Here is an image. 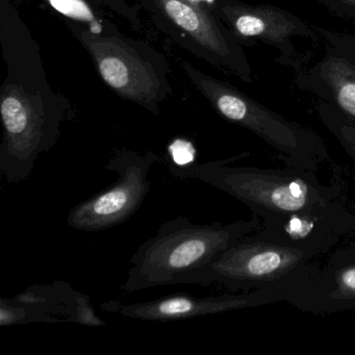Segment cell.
I'll list each match as a JSON object with an SVG mask.
<instances>
[{"instance_id": "cell-8", "label": "cell", "mask_w": 355, "mask_h": 355, "mask_svg": "<svg viewBox=\"0 0 355 355\" xmlns=\"http://www.w3.org/2000/svg\"><path fill=\"white\" fill-rule=\"evenodd\" d=\"M159 161L161 157L153 153L119 151L105 166V170L119 175L117 182L76 205L68 215V226L93 232L128 221L142 207L150 190L151 168Z\"/></svg>"}, {"instance_id": "cell-15", "label": "cell", "mask_w": 355, "mask_h": 355, "mask_svg": "<svg viewBox=\"0 0 355 355\" xmlns=\"http://www.w3.org/2000/svg\"><path fill=\"white\" fill-rule=\"evenodd\" d=\"M47 5L76 24L88 28L95 35L115 34L119 32L109 18L99 15L91 0H44ZM96 5V3H95ZM98 6V5H97Z\"/></svg>"}, {"instance_id": "cell-3", "label": "cell", "mask_w": 355, "mask_h": 355, "mask_svg": "<svg viewBox=\"0 0 355 355\" xmlns=\"http://www.w3.org/2000/svg\"><path fill=\"white\" fill-rule=\"evenodd\" d=\"M246 155L184 166L171 163L169 169L176 178L200 180L223 191L247 205L261 221L309 211L342 198L338 186L320 184L313 171L228 166Z\"/></svg>"}, {"instance_id": "cell-1", "label": "cell", "mask_w": 355, "mask_h": 355, "mask_svg": "<svg viewBox=\"0 0 355 355\" xmlns=\"http://www.w3.org/2000/svg\"><path fill=\"white\" fill-rule=\"evenodd\" d=\"M6 62L9 74L0 91V171L9 184H18L30 178L39 155L59 140L68 103L51 90L42 62L33 66L16 58Z\"/></svg>"}, {"instance_id": "cell-2", "label": "cell", "mask_w": 355, "mask_h": 355, "mask_svg": "<svg viewBox=\"0 0 355 355\" xmlns=\"http://www.w3.org/2000/svg\"><path fill=\"white\" fill-rule=\"evenodd\" d=\"M253 215L249 221L196 224L184 216L162 224L155 236L130 257L128 278L120 286L126 293L155 286L191 284L193 276L209 265L236 239L261 230Z\"/></svg>"}, {"instance_id": "cell-9", "label": "cell", "mask_w": 355, "mask_h": 355, "mask_svg": "<svg viewBox=\"0 0 355 355\" xmlns=\"http://www.w3.org/2000/svg\"><path fill=\"white\" fill-rule=\"evenodd\" d=\"M286 302L315 315L355 311V239L313 261Z\"/></svg>"}, {"instance_id": "cell-16", "label": "cell", "mask_w": 355, "mask_h": 355, "mask_svg": "<svg viewBox=\"0 0 355 355\" xmlns=\"http://www.w3.org/2000/svg\"><path fill=\"white\" fill-rule=\"evenodd\" d=\"M320 119L355 166V124L328 103L320 105Z\"/></svg>"}, {"instance_id": "cell-18", "label": "cell", "mask_w": 355, "mask_h": 355, "mask_svg": "<svg viewBox=\"0 0 355 355\" xmlns=\"http://www.w3.org/2000/svg\"><path fill=\"white\" fill-rule=\"evenodd\" d=\"M354 180H355V174H354Z\"/></svg>"}, {"instance_id": "cell-6", "label": "cell", "mask_w": 355, "mask_h": 355, "mask_svg": "<svg viewBox=\"0 0 355 355\" xmlns=\"http://www.w3.org/2000/svg\"><path fill=\"white\" fill-rule=\"evenodd\" d=\"M68 26L114 92L159 115L162 103L172 93L169 66L159 51L120 32L95 35L76 22Z\"/></svg>"}, {"instance_id": "cell-11", "label": "cell", "mask_w": 355, "mask_h": 355, "mask_svg": "<svg viewBox=\"0 0 355 355\" xmlns=\"http://www.w3.org/2000/svg\"><path fill=\"white\" fill-rule=\"evenodd\" d=\"M214 12L239 41L257 40L282 53L280 63H296L294 39H315L317 33L291 12L239 0H216Z\"/></svg>"}, {"instance_id": "cell-10", "label": "cell", "mask_w": 355, "mask_h": 355, "mask_svg": "<svg viewBox=\"0 0 355 355\" xmlns=\"http://www.w3.org/2000/svg\"><path fill=\"white\" fill-rule=\"evenodd\" d=\"M298 278L299 276H297L288 282L272 284L250 292L209 297H197L180 293L146 302L128 305L116 303V305H113L115 309L107 307V309L118 313L122 317L142 321H180L286 301Z\"/></svg>"}, {"instance_id": "cell-13", "label": "cell", "mask_w": 355, "mask_h": 355, "mask_svg": "<svg viewBox=\"0 0 355 355\" xmlns=\"http://www.w3.org/2000/svg\"><path fill=\"white\" fill-rule=\"evenodd\" d=\"M261 222L257 234L292 246L336 247L355 239V214L342 200Z\"/></svg>"}, {"instance_id": "cell-4", "label": "cell", "mask_w": 355, "mask_h": 355, "mask_svg": "<svg viewBox=\"0 0 355 355\" xmlns=\"http://www.w3.org/2000/svg\"><path fill=\"white\" fill-rule=\"evenodd\" d=\"M193 86L227 121L257 135L279 153L288 167L317 171L327 161V148L311 128L294 123L268 109L228 83L182 62Z\"/></svg>"}, {"instance_id": "cell-14", "label": "cell", "mask_w": 355, "mask_h": 355, "mask_svg": "<svg viewBox=\"0 0 355 355\" xmlns=\"http://www.w3.org/2000/svg\"><path fill=\"white\" fill-rule=\"evenodd\" d=\"M328 46L321 59L298 72V84L355 124V47L342 36L320 30Z\"/></svg>"}, {"instance_id": "cell-7", "label": "cell", "mask_w": 355, "mask_h": 355, "mask_svg": "<svg viewBox=\"0 0 355 355\" xmlns=\"http://www.w3.org/2000/svg\"><path fill=\"white\" fill-rule=\"evenodd\" d=\"M153 24L191 55L244 83L253 71L240 41L198 0H139Z\"/></svg>"}, {"instance_id": "cell-5", "label": "cell", "mask_w": 355, "mask_h": 355, "mask_svg": "<svg viewBox=\"0 0 355 355\" xmlns=\"http://www.w3.org/2000/svg\"><path fill=\"white\" fill-rule=\"evenodd\" d=\"M334 248L327 245L292 246L251 232L236 239L201 268L191 284L250 292L297 277Z\"/></svg>"}, {"instance_id": "cell-12", "label": "cell", "mask_w": 355, "mask_h": 355, "mask_svg": "<svg viewBox=\"0 0 355 355\" xmlns=\"http://www.w3.org/2000/svg\"><path fill=\"white\" fill-rule=\"evenodd\" d=\"M43 322H76L82 325H105L97 315L90 297L74 290L68 282L26 288L13 298L0 299V325Z\"/></svg>"}, {"instance_id": "cell-17", "label": "cell", "mask_w": 355, "mask_h": 355, "mask_svg": "<svg viewBox=\"0 0 355 355\" xmlns=\"http://www.w3.org/2000/svg\"><path fill=\"white\" fill-rule=\"evenodd\" d=\"M92 3L98 6H103L111 11L128 20L132 28L139 30L141 28L140 16H139L138 10L136 8L130 7L128 5V0H91Z\"/></svg>"}]
</instances>
